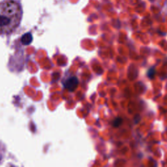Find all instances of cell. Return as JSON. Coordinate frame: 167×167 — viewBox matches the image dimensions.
<instances>
[{
  "instance_id": "obj_3",
  "label": "cell",
  "mask_w": 167,
  "mask_h": 167,
  "mask_svg": "<svg viewBox=\"0 0 167 167\" xmlns=\"http://www.w3.org/2000/svg\"><path fill=\"white\" fill-rule=\"evenodd\" d=\"M33 40V37L31 34L30 33H27L24 34V36L21 38V41H22V43L24 45H30L31 41Z\"/></svg>"
},
{
  "instance_id": "obj_5",
  "label": "cell",
  "mask_w": 167,
  "mask_h": 167,
  "mask_svg": "<svg viewBox=\"0 0 167 167\" xmlns=\"http://www.w3.org/2000/svg\"><path fill=\"white\" fill-rule=\"evenodd\" d=\"M155 71L154 69H150L148 72V77H150V79H152L155 75Z\"/></svg>"
},
{
  "instance_id": "obj_1",
  "label": "cell",
  "mask_w": 167,
  "mask_h": 167,
  "mask_svg": "<svg viewBox=\"0 0 167 167\" xmlns=\"http://www.w3.org/2000/svg\"><path fill=\"white\" fill-rule=\"evenodd\" d=\"M22 19V9L13 0L0 2V35H7L15 31Z\"/></svg>"
},
{
  "instance_id": "obj_2",
  "label": "cell",
  "mask_w": 167,
  "mask_h": 167,
  "mask_svg": "<svg viewBox=\"0 0 167 167\" xmlns=\"http://www.w3.org/2000/svg\"><path fill=\"white\" fill-rule=\"evenodd\" d=\"M79 83V82L77 77H76V76H72V77L69 78L65 81L64 84V86L66 89L69 90V91L73 92L76 89V88H77Z\"/></svg>"
},
{
  "instance_id": "obj_4",
  "label": "cell",
  "mask_w": 167,
  "mask_h": 167,
  "mask_svg": "<svg viewBox=\"0 0 167 167\" xmlns=\"http://www.w3.org/2000/svg\"><path fill=\"white\" fill-rule=\"evenodd\" d=\"M122 122H123V120L121 117H116L113 122V126L114 127H119L120 125H121Z\"/></svg>"
}]
</instances>
